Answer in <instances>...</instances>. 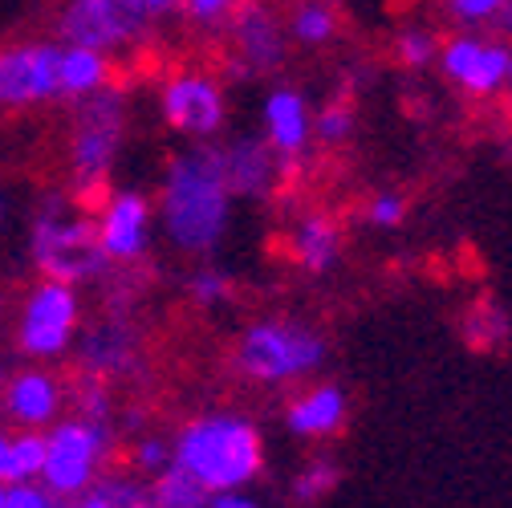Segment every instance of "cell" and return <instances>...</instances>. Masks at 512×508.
Here are the masks:
<instances>
[{
	"label": "cell",
	"instance_id": "6da1fadb",
	"mask_svg": "<svg viewBox=\"0 0 512 508\" xmlns=\"http://www.w3.org/2000/svg\"><path fill=\"white\" fill-rule=\"evenodd\" d=\"M171 464L183 468L204 492L248 488L265 472V435L256 419L236 411L200 415L175 435Z\"/></svg>",
	"mask_w": 512,
	"mask_h": 508
},
{
	"label": "cell",
	"instance_id": "7a4b0ae2",
	"mask_svg": "<svg viewBox=\"0 0 512 508\" xmlns=\"http://www.w3.org/2000/svg\"><path fill=\"white\" fill-rule=\"evenodd\" d=\"M159 216H163L171 244L183 252H212L220 244V236L228 232V216H232V192H228L212 147L171 159L167 179H163Z\"/></svg>",
	"mask_w": 512,
	"mask_h": 508
},
{
	"label": "cell",
	"instance_id": "3957f363",
	"mask_svg": "<svg viewBox=\"0 0 512 508\" xmlns=\"http://www.w3.org/2000/svg\"><path fill=\"white\" fill-rule=\"evenodd\" d=\"M330 346L326 338L309 330L305 322L293 317H265V322H252L236 346H232V370L244 383L256 387H293L301 378L317 374L326 362Z\"/></svg>",
	"mask_w": 512,
	"mask_h": 508
},
{
	"label": "cell",
	"instance_id": "277c9868",
	"mask_svg": "<svg viewBox=\"0 0 512 508\" xmlns=\"http://www.w3.org/2000/svg\"><path fill=\"white\" fill-rule=\"evenodd\" d=\"M33 257L49 281L78 285L106 265L98 240V224L90 216L78 220H41L33 232Z\"/></svg>",
	"mask_w": 512,
	"mask_h": 508
},
{
	"label": "cell",
	"instance_id": "5b68a950",
	"mask_svg": "<svg viewBox=\"0 0 512 508\" xmlns=\"http://www.w3.org/2000/svg\"><path fill=\"white\" fill-rule=\"evenodd\" d=\"M159 102H163L167 126L175 135H187V139H212V135L224 131V122H228L224 86L212 74H200V70H183V74L167 78Z\"/></svg>",
	"mask_w": 512,
	"mask_h": 508
},
{
	"label": "cell",
	"instance_id": "8992f818",
	"mask_svg": "<svg viewBox=\"0 0 512 508\" xmlns=\"http://www.w3.org/2000/svg\"><path fill=\"white\" fill-rule=\"evenodd\" d=\"M147 21L151 13L143 9V0H70V9L61 13V33L70 37V45L106 53L135 41Z\"/></svg>",
	"mask_w": 512,
	"mask_h": 508
},
{
	"label": "cell",
	"instance_id": "52a82bcc",
	"mask_svg": "<svg viewBox=\"0 0 512 508\" xmlns=\"http://www.w3.org/2000/svg\"><path fill=\"white\" fill-rule=\"evenodd\" d=\"M439 74L464 90L468 98H496L504 94V74H508V45L460 33L439 45Z\"/></svg>",
	"mask_w": 512,
	"mask_h": 508
},
{
	"label": "cell",
	"instance_id": "ba28073f",
	"mask_svg": "<svg viewBox=\"0 0 512 508\" xmlns=\"http://www.w3.org/2000/svg\"><path fill=\"white\" fill-rule=\"evenodd\" d=\"M78 330V297L66 281H41L21 317V346L33 358H53L70 346Z\"/></svg>",
	"mask_w": 512,
	"mask_h": 508
},
{
	"label": "cell",
	"instance_id": "9c48e42d",
	"mask_svg": "<svg viewBox=\"0 0 512 508\" xmlns=\"http://www.w3.org/2000/svg\"><path fill=\"white\" fill-rule=\"evenodd\" d=\"M228 29H232V45H236L232 66L240 74H265L285 61L289 33L265 0H236L228 13Z\"/></svg>",
	"mask_w": 512,
	"mask_h": 508
},
{
	"label": "cell",
	"instance_id": "30bf717a",
	"mask_svg": "<svg viewBox=\"0 0 512 508\" xmlns=\"http://www.w3.org/2000/svg\"><path fill=\"white\" fill-rule=\"evenodd\" d=\"M57 45H13L0 49V106H29L61 94Z\"/></svg>",
	"mask_w": 512,
	"mask_h": 508
},
{
	"label": "cell",
	"instance_id": "8fae6325",
	"mask_svg": "<svg viewBox=\"0 0 512 508\" xmlns=\"http://www.w3.org/2000/svg\"><path fill=\"white\" fill-rule=\"evenodd\" d=\"M346 423H350V395L338 383H313L285 403V427L305 443H330L346 431Z\"/></svg>",
	"mask_w": 512,
	"mask_h": 508
},
{
	"label": "cell",
	"instance_id": "7c38bea8",
	"mask_svg": "<svg viewBox=\"0 0 512 508\" xmlns=\"http://www.w3.org/2000/svg\"><path fill=\"white\" fill-rule=\"evenodd\" d=\"M94 98V94H90ZM118 131H122V110L114 94H98L78 126V139H74V167L82 183H102L114 151H118Z\"/></svg>",
	"mask_w": 512,
	"mask_h": 508
},
{
	"label": "cell",
	"instance_id": "4fadbf2b",
	"mask_svg": "<svg viewBox=\"0 0 512 508\" xmlns=\"http://www.w3.org/2000/svg\"><path fill=\"white\" fill-rule=\"evenodd\" d=\"M98 240L102 252L114 261H135L143 257L147 236H151V204L143 192H114L98 212Z\"/></svg>",
	"mask_w": 512,
	"mask_h": 508
},
{
	"label": "cell",
	"instance_id": "5bb4252c",
	"mask_svg": "<svg viewBox=\"0 0 512 508\" xmlns=\"http://www.w3.org/2000/svg\"><path fill=\"white\" fill-rule=\"evenodd\" d=\"M265 143L273 147V155L281 163H293L309 151L313 143V114L301 90L293 86H277L265 98Z\"/></svg>",
	"mask_w": 512,
	"mask_h": 508
},
{
	"label": "cell",
	"instance_id": "9a60e30c",
	"mask_svg": "<svg viewBox=\"0 0 512 508\" xmlns=\"http://www.w3.org/2000/svg\"><path fill=\"white\" fill-rule=\"evenodd\" d=\"M216 159L232 196H269L285 167L265 139H236L224 151H216Z\"/></svg>",
	"mask_w": 512,
	"mask_h": 508
},
{
	"label": "cell",
	"instance_id": "2e32d148",
	"mask_svg": "<svg viewBox=\"0 0 512 508\" xmlns=\"http://www.w3.org/2000/svg\"><path fill=\"white\" fill-rule=\"evenodd\" d=\"M289 252H293V265L301 273H309V277L330 273L338 265V257H342V228H338V220L326 216V212H309L293 228Z\"/></svg>",
	"mask_w": 512,
	"mask_h": 508
},
{
	"label": "cell",
	"instance_id": "e0dca14e",
	"mask_svg": "<svg viewBox=\"0 0 512 508\" xmlns=\"http://www.w3.org/2000/svg\"><path fill=\"white\" fill-rule=\"evenodd\" d=\"M57 407H61V387L53 383L49 374L25 370L9 383V411H13L17 423L41 427V423H49L57 415Z\"/></svg>",
	"mask_w": 512,
	"mask_h": 508
},
{
	"label": "cell",
	"instance_id": "ac0fdd59",
	"mask_svg": "<svg viewBox=\"0 0 512 508\" xmlns=\"http://www.w3.org/2000/svg\"><path fill=\"white\" fill-rule=\"evenodd\" d=\"M460 334H464L468 350H476V354H500L512 342V317H508V309L500 301L480 297V301H472L464 309Z\"/></svg>",
	"mask_w": 512,
	"mask_h": 508
},
{
	"label": "cell",
	"instance_id": "d6986e66",
	"mask_svg": "<svg viewBox=\"0 0 512 508\" xmlns=\"http://www.w3.org/2000/svg\"><path fill=\"white\" fill-rule=\"evenodd\" d=\"M342 464L334 460V456H326V452H317V456H309L297 472H293V480H289V500L297 504V508H317V504H326L338 488H342Z\"/></svg>",
	"mask_w": 512,
	"mask_h": 508
},
{
	"label": "cell",
	"instance_id": "ffe728a7",
	"mask_svg": "<svg viewBox=\"0 0 512 508\" xmlns=\"http://www.w3.org/2000/svg\"><path fill=\"white\" fill-rule=\"evenodd\" d=\"M106 78H110L106 53L86 49V45L61 49V70H57L61 94H98V90L106 86Z\"/></svg>",
	"mask_w": 512,
	"mask_h": 508
},
{
	"label": "cell",
	"instance_id": "44dd1931",
	"mask_svg": "<svg viewBox=\"0 0 512 508\" xmlns=\"http://www.w3.org/2000/svg\"><path fill=\"white\" fill-rule=\"evenodd\" d=\"M338 9L330 0H305V5L293 9L289 17V37L305 49H317V45H330L338 37Z\"/></svg>",
	"mask_w": 512,
	"mask_h": 508
},
{
	"label": "cell",
	"instance_id": "7402d4cb",
	"mask_svg": "<svg viewBox=\"0 0 512 508\" xmlns=\"http://www.w3.org/2000/svg\"><path fill=\"white\" fill-rule=\"evenodd\" d=\"M45 435L37 431H25L17 439H9V456H5V472H0V480L5 484H21V480H37L41 468H45Z\"/></svg>",
	"mask_w": 512,
	"mask_h": 508
},
{
	"label": "cell",
	"instance_id": "603a6c76",
	"mask_svg": "<svg viewBox=\"0 0 512 508\" xmlns=\"http://www.w3.org/2000/svg\"><path fill=\"white\" fill-rule=\"evenodd\" d=\"M151 500H155L159 508H204L208 492H204L196 480H191L183 468L167 464V468L151 480Z\"/></svg>",
	"mask_w": 512,
	"mask_h": 508
},
{
	"label": "cell",
	"instance_id": "cb8c5ba5",
	"mask_svg": "<svg viewBox=\"0 0 512 508\" xmlns=\"http://www.w3.org/2000/svg\"><path fill=\"white\" fill-rule=\"evenodd\" d=\"M354 122H358V110H354L350 94H338V98H330L322 110H317V118H313V139L326 143V147H338V143H346V139L354 135Z\"/></svg>",
	"mask_w": 512,
	"mask_h": 508
},
{
	"label": "cell",
	"instance_id": "d4e9b609",
	"mask_svg": "<svg viewBox=\"0 0 512 508\" xmlns=\"http://www.w3.org/2000/svg\"><path fill=\"white\" fill-rule=\"evenodd\" d=\"M435 57H439V41L427 25H407L395 37V61L403 70H427V66H435Z\"/></svg>",
	"mask_w": 512,
	"mask_h": 508
},
{
	"label": "cell",
	"instance_id": "484cf974",
	"mask_svg": "<svg viewBox=\"0 0 512 508\" xmlns=\"http://www.w3.org/2000/svg\"><path fill=\"white\" fill-rule=\"evenodd\" d=\"M504 9V0H443V13L464 29H480V25H496Z\"/></svg>",
	"mask_w": 512,
	"mask_h": 508
},
{
	"label": "cell",
	"instance_id": "4316f807",
	"mask_svg": "<svg viewBox=\"0 0 512 508\" xmlns=\"http://www.w3.org/2000/svg\"><path fill=\"white\" fill-rule=\"evenodd\" d=\"M407 196L403 192H378L370 204H366V220L370 228H382V232H391V228H403L407 220Z\"/></svg>",
	"mask_w": 512,
	"mask_h": 508
},
{
	"label": "cell",
	"instance_id": "83f0119b",
	"mask_svg": "<svg viewBox=\"0 0 512 508\" xmlns=\"http://www.w3.org/2000/svg\"><path fill=\"white\" fill-rule=\"evenodd\" d=\"M187 293L196 297L200 305H220V301L232 297V277L220 273V269H200L196 277L187 281Z\"/></svg>",
	"mask_w": 512,
	"mask_h": 508
},
{
	"label": "cell",
	"instance_id": "f1b7e54d",
	"mask_svg": "<svg viewBox=\"0 0 512 508\" xmlns=\"http://www.w3.org/2000/svg\"><path fill=\"white\" fill-rule=\"evenodd\" d=\"M131 460H135V468H139L143 476H151V480H155V476L171 464V443H167V439H159V435H147V439H139V443H135V456H131Z\"/></svg>",
	"mask_w": 512,
	"mask_h": 508
},
{
	"label": "cell",
	"instance_id": "f546056e",
	"mask_svg": "<svg viewBox=\"0 0 512 508\" xmlns=\"http://www.w3.org/2000/svg\"><path fill=\"white\" fill-rule=\"evenodd\" d=\"M5 508H57V496L49 488H37L33 480L5 488Z\"/></svg>",
	"mask_w": 512,
	"mask_h": 508
},
{
	"label": "cell",
	"instance_id": "4dcf8cb0",
	"mask_svg": "<svg viewBox=\"0 0 512 508\" xmlns=\"http://www.w3.org/2000/svg\"><path fill=\"white\" fill-rule=\"evenodd\" d=\"M179 5L196 25H220V21H228L236 0H179Z\"/></svg>",
	"mask_w": 512,
	"mask_h": 508
},
{
	"label": "cell",
	"instance_id": "1f68e13d",
	"mask_svg": "<svg viewBox=\"0 0 512 508\" xmlns=\"http://www.w3.org/2000/svg\"><path fill=\"white\" fill-rule=\"evenodd\" d=\"M204 508H265V500L252 496L248 488H228V492H208Z\"/></svg>",
	"mask_w": 512,
	"mask_h": 508
},
{
	"label": "cell",
	"instance_id": "d6a6232c",
	"mask_svg": "<svg viewBox=\"0 0 512 508\" xmlns=\"http://www.w3.org/2000/svg\"><path fill=\"white\" fill-rule=\"evenodd\" d=\"M70 508H114V504H110V500H106V496H102V492L90 484V492H82V496H78Z\"/></svg>",
	"mask_w": 512,
	"mask_h": 508
},
{
	"label": "cell",
	"instance_id": "836d02e7",
	"mask_svg": "<svg viewBox=\"0 0 512 508\" xmlns=\"http://www.w3.org/2000/svg\"><path fill=\"white\" fill-rule=\"evenodd\" d=\"M496 29L512 37V0H504V9H500V17H496Z\"/></svg>",
	"mask_w": 512,
	"mask_h": 508
},
{
	"label": "cell",
	"instance_id": "e575fe53",
	"mask_svg": "<svg viewBox=\"0 0 512 508\" xmlns=\"http://www.w3.org/2000/svg\"><path fill=\"white\" fill-rule=\"evenodd\" d=\"M179 0H143V9L151 13V17H159V13H167V9H175Z\"/></svg>",
	"mask_w": 512,
	"mask_h": 508
},
{
	"label": "cell",
	"instance_id": "d590c367",
	"mask_svg": "<svg viewBox=\"0 0 512 508\" xmlns=\"http://www.w3.org/2000/svg\"><path fill=\"white\" fill-rule=\"evenodd\" d=\"M5 456H9V439L0 435V472H5Z\"/></svg>",
	"mask_w": 512,
	"mask_h": 508
},
{
	"label": "cell",
	"instance_id": "8d00e7d4",
	"mask_svg": "<svg viewBox=\"0 0 512 508\" xmlns=\"http://www.w3.org/2000/svg\"><path fill=\"white\" fill-rule=\"evenodd\" d=\"M504 90L512 94V49H508V74H504Z\"/></svg>",
	"mask_w": 512,
	"mask_h": 508
},
{
	"label": "cell",
	"instance_id": "74e56055",
	"mask_svg": "<svg viewBox=\"0 0 512 508\" xmlns=\"http://www.w3.org/2000/svg\"><path fill=\"white\" fill-rule=\"evenodd\" d=\"M5 216H9V200H5V196H0V220H5Z\"/></svg>",
	"mask_w": 512,
	"mask_h": 508
},
{
	"label": "cell",
	"instance_id": "f35d334b",
	"mask_svg": "<svg viewBox=\"0 0 512 508\" xmlns=\"http://www.w3.org/2000/svg\"><path fill=\"white\" fill-rule=\"evenodd\" d=\"M5 488H9V484H5V480H0V508H5Z\"/></svg>",
	"mask_w": 512,
	"mask_h": 508
}]
</instances>
